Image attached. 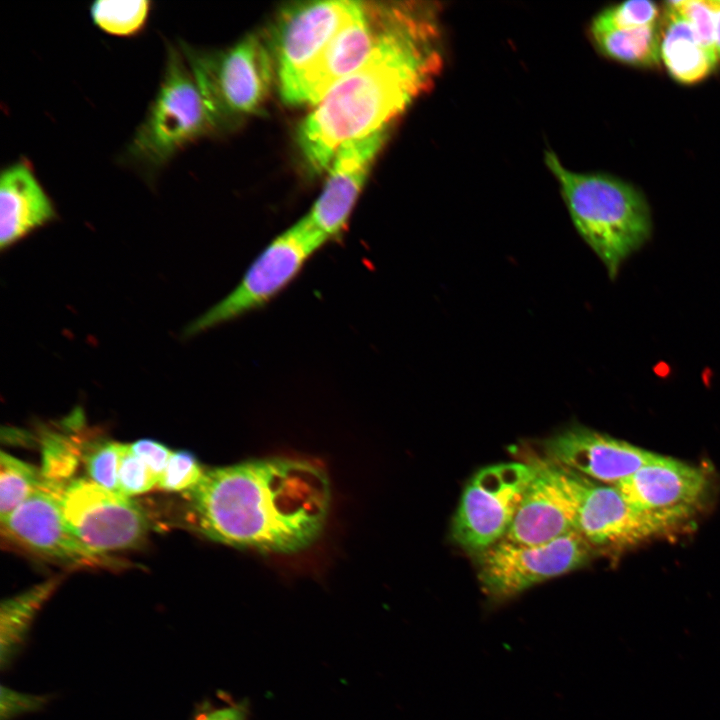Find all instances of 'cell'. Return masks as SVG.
I'll list each match as a JSON object with an SVG mask.
<instances>
[{
  "instance_id": "1",
  "label": "cell",
  "mask_w": 720,
  "mask_h": 720,
  "mask_svg": "<svg viewBox=\"0 0 720 720\" xmlns=\"http://www.w3.org/2000/svg\"><path fill=\"white\" fill-rule=\"evenodd\" d=\"M439 6L389 3L382 36L354 72L314 105L298 130L312 172H323L341 144L387 128L434 84L443 67Z\"/></svg>"
},
{
  "instance_id": "2",
  "label": "cell",
  "mask_w": 720,
  "mask_h": 720,
  "mask_svg": "<svg viewBox=\"0 0 720 720\" xmlns=\"http://www.w3.org/2000/svg\"><path fill=\"white\" fill-rule=\"evenodd\" d=\"M192 526L207 538L265 553H297L322 532L331 500L326 471L271 457L204 471L185 492Z\"/></svg>"
},
{
  "instance_id": "3",
  "label": "cell",
  "mask_w": 720,
  "mask_h": 720,
  "mask_svg": "<svg viewBox=\"0 0 720 720\" xmlns=\"http://www.w3.org/2000/svg\"><path fill=\"white\" fill-rule=\"evenodd\" d=\"M545 163L559 183L573 224L614 280L623 262L652 235V216L634 185L601 172L567 169L554 152Z\"/></svg>"
},
{
  "instance_id": "4",
  "label": "cell",
  "mask_w": 720,
  "mask_h": 720,
  "mask_svg": "<svg viewBox=\"0 0 720 720\" xmlns=\"http://www.w3.org/2000/svg\"><path fill=\"white\" fill-rule=\"evenodd\" d=\"M215 130L212 113L180 48L169 44L159 89L128 146V159L157 170Z\"/></svg>"
},
{
  "instance_id": "5",
  "label": "cell",
  "mask_w": 720,
  "mask_h": 720,
  "mask_svg": "<svg viewBox=\"0 0 720 720\" xmlns=\"http://www.w3.org/2000/svg\"><path fill=\"white\" fill-rule=\"evenodd\" d=\"M180 50L212 113L217 129L262 110L273 79L270 50L256 35L233 47L205 52L180 42Z\"/></svg>"
},
{
  "instance_id": "6",
  "label": "cell",
  "mask_w": 720,
  "mask_h": 720,
  "mask_svg": "<svg viewBox=\"0 0 720 720\" xmlns=\"http://www.w3.org/2000/svg\"><path fill=\"white\" fill-rule=\"evenodd\" d=\"M327 241L306 215L275 237L251 263L233 291L193 321L185 335L204 332L262 308L298 276Z\"/></svg>"
},
{
  "instance_id": "7",
  "label": "cell",
  "mask_w": 720,
  "mask_h": 720,
  "mask_svg": "<svg viewBox=\"0 0 720 720\" xmlns=\"http://www.w3.org/2000/svg\"><path fill=\"white\" fill-rule=\"evenodd\" d=\"M534 475L532 462L493 464L475 473L452 521L457 545L476 556L501 541Z\"/></svg>"
},
{
  "instance_id": "8",
  "label": "cell",
  "mask_w": 720,
  "mask_h": 720,
  "mask_svg": "<svg viewBox=\"0 0 720 720\" xmlns=\"http://www.w3.org/2000/svg\"><path fill=\"white\" fill-rule=\"evenodd\" d=\"M593 549L576 531L539 545L502 539L475 556L477 577L491 601L503 602L582 567Z\"/></svg>"
},
{
  "instance_id": "9",
  "label": "cell",
  "mask_w": 720,
  "mask_h": 720,
  "mask_svg": "<svg viewBox=\"0 0 720 720\" xmlns=\"http://www.w3.org/2000/svg\"><path fill=\"white\" fill-rule=\"evenodd\" d=\"M547 462L568 496L575 531L593 548L631 546L665 532L637 511L617 487Z\"/></svg>"
},
{
  "instance_id": "10",
  "label": "cell",
  "mask_w": 720,
  "mask_h": 720,
  "mask_svg": "<svg viewBox=\"0 0 720 720\" xmlns=\"http://www.w3.org/2000/svg\"><path fill=\"white\" fill-rule=\"evenodd\" d=\"M60 501L73 533L99 555L136 548L147 536L149 522L142 508L129 497L92 480L70 482L64 487Z\"/></svg>"
},
{
  "instance_id": "11",
  "label": "cell",
  "mask_w": 720,
  "mask_h": 720,
  "mask_svg": "<svg viewBox=\"0 0 720 720\" xmlns=\"http://www.w3.org/2000/svg\"><path fill=\"white\" fill-rule=\"evenodd\" d=\"M388 4L358 1L351 18L319 56L288 87L280 91L289 105H316L344 77L359 68L385 29Z\"/></svg>"
},
{
  "instance_id": "12",
  "label": "cell",
  "mask_w": 720,
  "mask_h": 720,
  "mask_svg": "<svg viewBox=\"0 0 720 720\" xmlns=\"http://www.w3.org/2000/svg\"><path fill=\"white\" fill-rule=\"evenodd\" d=\"M357 4L348 0L309 1L281 9L272 27L269 49L280 91L319 56L351 18Z\"/></svg>"
},
{
  "instance_id": "13",
  "label": "cell",
  "mask_w": 720,
  "mask_h": 720,
  "mask_svg": "<svg viewBox=\"0 0 720 720\" xmlns=\"http://www.w3.org/2000/svg\"><path fill=\"white\" fill-rule=\"evenodd\" d=\"M64 488L45 484L1 519V533L15 546L41 558L70 566H104L109 563L85 546L67 524L60 497Z\"/></svg>"
},
{
  "instance_id": "14",
  "label": "cell",
  "mask_w": 720,
  "mask_h": 720,
  "mask_svg": "<svg viewBox=\"0 0 720 720\" xmlns=\"http://www.w3.org/2000/svg\"><path fill=\"white\" fill-rule=\"evenodd\" d=\"M613 486L666 532L696 513L706 496L708 478L701 468L661 455Z\"/></svg>"
},
{
  "instance_id": "15",
  "label": "cell",
  "mask_w": 720,
  "mask_h": 720,
  "mask_svg": "<svg viewBox=\"0 0 720 720\" xmlns=\"http://www.w3.org/2000/svg\"><path fill=\"white\" fill-rule=\"evenodd\" d=\"M542 450L547 461L609 485L661 456L582 425H571L546 438Z\"/></svg>"
},
{
  "instance_id": "16",
  "label": "cell",
  "mask_w": 720,
  "mask_h": 720,
  "mask_svg": "<svg viewBox=\"0 0 720 720\" xmlns=\"http://www.w3.org/2000/svg\"><path fill=\"white\" fill-rule=\"evenodd\" d=\"M386 137L387 128L346 141L337 149L322 193L307 214L328 241L340 239L345 231L369 170Z\"/></svg>"
},
{
  "instance_id": "17",
  "label": "cell",
  "mask_w": 720,
  "mask_h": 720,
  "mask_svg": "<svg viewBox=\"0 0 720 720\" xmlns=\"http://www.w3.org/2000/svg\"><path fill=\"white\" fill-rule=\"evenodd\" d=\"M535 475L503 539L525 545H539L575 531L569 499L548 462L533 458Z\"/></svg>"
},
{
  "instance_id": "18",
  "label": "cell",
  "mask_w": 720,
  "mask_h": 720,
  "mask_svg": "<svg viewBox=\"0 0 720 720\" xmlns=\"http://www.w3.org/2000/svg\"><path fill=\"white\" fill-rule=\"evenodd\" d=\"M56 216L53 203L26 161L0 175V248L4 250Z\"/></svg>"
},
{
  "instance_id": "19",
  "label": "cell",
  "mask_w": 720,
  "mask_h": 720,
  "mask_svg": "<svg viewBox=\"0 0 720 720\" xmlns=\"http://www.w3.org/2000/svg\"><path fill=\"white\" fill-rule=\"evenodd\" d=\"M660 28V59L673 80L682 85H694L712 74L718 62L705 50L691 24L669 1L664 3Z\"/></svg>"
},
{
  "instance_id": "20",
  "label": "cell",
  "mask_w": 720,
  "mask_h": 720,
  "mask_svg": "<svg viewBox=\"0 0 720 720\" xmlns=\"http://www.w3.org/2000/svg\"><path fill=\"white\" fill-rule=\"evenodd\" d=\"M660 23L634 29L590 33L595 46L609 59L631 67L654 69L661 64Z\"/></svg>"
},
{
  "instance_id": "21",
  "label": "cell",
  "mask_w": 720,
  "mask_h": 720,
  "mask_svg": "<svg viewBox=\"0 0 720 720\" xmlns=\"http://www.w3.org/2000/svg\"><path fill=\"white\" fill-rule=\"evenodd\" d=\"M58 585L51 579L2 602L0 609V660L9 664L23 643L28 629L44 602Z\"/></svg>"
},
{
  "instance_id": "22",
  "label": "cell",
  "mask_w": 720,
  "mask_h": 720,
  "mask_svg": "<svg viewBox=\"0 0 720 720\" xmlns=\"http://www.w3.org/2000/svg\"><path fill=\"white\" fill-rule=\"evenodd\" d=\"M45 484L42 472L12 455H0V520Z\"/></svg>"
},
{
  "instance_id": "23",
  "label": "cell",
  "mask_w": 720,
  "mask_h": 720,
  "mask_svg": "<svg viewBox=\"0 0 720 720\" xmlns=\"http://www.w3.org/2000/svg\"><path fill=\"white\" fill-rule=\"evenodd\" d=\"M151 2L96 1L90 7L94 24L102 31L118 36H128L140 31L146 23Z\"/></svg>"
},
{
  "instance_id": "24",
  "label": "cell",
  "mask_w": 720,
  "mask_h": 720,
  "mask_svg": "<svg viewBox=\"0 0 720 720\" xmlns=\"http://www.w3.org/2000/svg\"><path fill=\"white\" fill-rule=\"evenodd\" d=\"M663 8L648 0H630L607 7L597 14L590 31L634 29L657 25L661 22Z\"/></svg>"
},
{
  "instance_id": "25",
  "label": "cell",
  "mask_w": 720,
  "mask_h": 720,
  "mask_svg": "<svg viewBox=\"0 0 720 720\" xmlns=\"http://www.w3.org/2000/svg\"><path fill=\"white\" fill-rule=\"evenodd\" d=\"M117 478L119 493L126 497L145 493L158 482L144 462L134 454L129 444H122Z\"/></svg>"
},
{
  "instance_id": "26",
  "label": "cell",
  "mask_w": 720,
  "mask_h": 720,
  "mask_svg": "<svg viewBox=\"0 0 720 720\" xmlns=\"http://www.w3.org/2000/svg\"><path fill=\"white\" fill-rule=\"evenodd\" d=\"M203 474L204 471L192 453L176 451L169 458L157 486L165 491L186 492L200 481Z\"/></svg>"
},
{
  "instance_id": "27",
  "label": "cell",
  "mask_w": 720,
  "mask_h": 720,
  "mask_svg": "<svg viewBox=\"0 0 720 720\" xmlns=\"http://www.w3.org/2000/svg\"><path fill=\"white\" fill-rule=\"evenodd\" d=\"M121 450V443L107 441L92 449L86 458L90 480L115 493H119L117 471Z\"/></svg>"
},
{
  "instance_id": "28",
  "label": "cell",
  "mask_w": 720,
  "mask_h": 720,
  "mask_svg": "<svg viewBox=\"0 0 720 720\" xmlns=\"http://www.w3.org/2000/svg\"><path fill=\"white\" fill-rule=\"evenodd\" d=\"M669 2L691 24L705 50L718 62L714 47V13L709 0Z\"/></svg>"
},
{
  "instance_id": "29",
  "label": "cell",
  "mask_w": 720,
  "mask_h": 720,
  "mask_svg": "<svg viewBox=\"0 0 720 720\" xmlns=\"http://www.w3.org/2000/svg\"><path fill=\"white\" fill-rule=\"evenodd\" d=\"M129 445L134 454L144 462L152 474L159 480L173 451L163 444L150 439H141Z\"/></svg>"
},
{
  "instance_id": "30",
  "label": "cell",
  "mask_w": 720,
  "mask_h": 720,
  "mask_svg": "<svg viewBox=\"0 0 720 720\" xmlns=\"http://www.w3.org/2000/svg\"><path fill=\"white\" fill-rule=\"evenodd\" d=\"M43 704L42 697L22 694L4 686L1 688V720H11L20 714L38 710Z\"/></svg>"
},
{
  "instance_id": "31",
  "label": "cell",
  "mask_w": 720,
  "mask_h": 720,
  "mask_svg": "<svg viewBox=\"0 0 720 720\" xmlns=\"http://www.w3.org/2000/svg\"><path fill=\"white\" fill-rule=\"evenodd\" d=\"M197 720H245V711L239 706H229L204 714Z\"/></svg>"
},
{
  "instance_id": "32",
  "label": "cell",
  "mask_w": 720,
  "mask_h": 720,
  "mask_svg": "<svg viewBox=\"0 0 720 720\" xmlns=\"http://www.w3.org/2000/svg\"><path fill=\"white\" fill-rule=\"evenodd\" d=\"M714 13V47L720 64V0H709Z\"/></svg>"
}]
</instances>
